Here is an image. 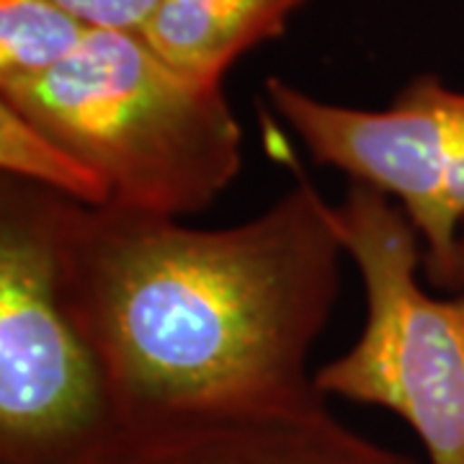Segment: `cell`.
Instances as JSON below:
<instances>
[{"label": "cell", "mask_w": 464, "mask_h": 464, "mask_svg": "<svg viewBox=\"0 0 464 464\" xmlns=\"http://www.w3.org/2000/svg\"><path fill=\"white\" fill-rule=\"evenodd\" d=\"M304 0H160L142 29L155 50L181 72L222 83L246 52L282 36Z\"/></svg>", "instance_id": "52a82bcc"}, {"label": "cell", "mask_w": 464, "mask_h": 464, "mask_svg": "<svg viewBox=\"0 0 464 464\" xmlns=\"http://www.w3.org/2000/svg\"><path fill=\"white\" fill-rule=\"evenodd\" d=\"M348 261L307 179L230 227L65 199L67 304L99 353L124 431L186 415L328 400L310 353Z\"/></svg>", "instance_id": "6da1fadb"}, {"label": "cell", "mask_w": 464, "mask_h": 464, "mask_svg": "<svg viewBox=\"0 0 464 464\" xmlns=\"http://www.w3.org/2000/svg\"><path fill=\"white\" fill-rule=\"evenodd\" d=\"M462 246H464V225H462Z\"/></svg>", "instance_id": "8fae6325"}, {"label": "cell", "mask_w": 464, "mask_h": 464, "mask_svg": "<svg viewBox=\"0 0 464 464\" xmlns=\"http://www.w3.org/2000/svg\"><path fill=\"white\" fill-rule=\"evenodd\" d=\"M101 464H420L341 423L325 400L186 415L124 431Z\"/></svg>", "instance_id": "8992f818"}, {"label": "cell", "mask_w": 464, "mask_h": 464, "mask_svg": "<svg viewBox=\"0 0 464 464\" xmlns=\"http://www.w3.org/2000/svg\"><path fill=\"white\" fill-rule=\"evenodd\" d=\"M266 99L315 163L398 204L431 286L464 289V91L418 75L387 109H353L268 78Z\"/></svg>", "instance_id": "5b68a950"}, {"label": "cell", "mask_w": 464, "mask_h": 464, "mask_svg": "<svg viewBox=\"0 0 464 464\" xmlns=\"http://www.w3.org/2000/svg\"><path fill=\"white\" fill-rule=\"evenodd\" d=\"M91 29L54 0H0V91L47 75Z\"/></svg>", "instance_id": "ba28073f"}, {"label": "cell", "mask_w": 464, "mask_h": 464, "mask_svg": "<svg viewBox=\"0 0 464 464\" xmlns=\"http://www.w3.org/2000/svg\"><path fill=\"white\" fill-rule=\"evenodd\" d=\"M333 209L366 313L353 346L317 369L315 387L402 418L429 464H464V297L423 289L420 237L390 197L351 183Z\"/></svg>", "instance_id": "277c9868"}, {"label": "cell", "mask_w": 464, "mask_h": 464, "mask_svg": "<svg viewBox=\"0 0 464 464\" xmlns=\"http://www.w3.org/2000/svg\"><path fill=\"white\" fill-rule=\"evenodd\" d=\"M65 197L0 183V464H101L124 420L63 289Z\"/></svg>", "instance_id": "3957f363"}, {"label": "cell", "mask_w": 464, "mask_h": 464, "mask_svg": "<svg viewBox=\"0 0 464 464\" xmlns=\"http://www.w3.org/2000/svg\"><path fill=\"white\" fill-rule=\"evenodd\" d=\"M0 168L8 179L50 188L83 207H109L99 179L5 101H0Z\"/></svg>", "instance_id": "9c48e42d"}, {"label": "cell", "mask_w": 464, "mask_h": 464, "mask_svg": "<svg viewBox=\"0 0 464 464\" xmlns=\"http://www.w3.org/2000/svg\"><path fill=\"white\" fill-rule=\"evenodd\" d=\"M93 29L142 32L160 0H54Z\"/></svg>", "instance_id": "30bf717a"}, {"label": "cell", "mask_w": 464, "mask_h": 464, "mask_svg": "<svg viewBox=\"0 0 464 464\" xmlns=\"http://www.w3.org/2000/svg\"><path fill=\"white\" fill-rule=\"evenodd\" d=\"M0 101L75 155L109 207L181 219L243 168V127L222 83L181 72L140 32L91 29L65 63Z\"/></svg>", "instance_id": "7a4b0ae2"}]
</instances>
